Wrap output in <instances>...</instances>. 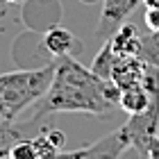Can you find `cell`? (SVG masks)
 <instances>
[{"label": "cell", "instance_id": "6da1fadb", "mask_svg": "<svg viewBox=\"0 0 159 159\" xmlns=\"http://www.w3.org/2000/svg\"><path fill=\"white\" fill-rule=\"evenodd\" d=\"M120 86L114 80H102L91 68L75 61L73 55L57 57L55 75L48 91L34 102L32 120L48 114H93L105 118L118 107Z\"/></svg>", "mask_w": 159, "mask_h": 159}, {"label": "cell", "instance_id": "7a4b0ae2", "mask_svg": "<svg viewBox=\"0 0 159 159\" xmlns=\"http://www.w3.org/2000/svg\"><path fill=\"white\" fill-rule=\"evenodd\" d=\"M57 59V57H55ZM55 75V61L46 66L9 70L0 75V120H16L48 91Z\"/></svg>", "mask_w": 159, "mask_h": 159}, {"label": "cell", "instance_id": "3957f363", "mask_svg": "<svg viewBox=\"0 0 159 159\" xmlns=\"http://www.w3.org/2000/svg\"><path fill=\"white\" fill-rule=\"evenodd\" d=\"M143 86H146L150 102L143 111L139 114H129V118L123 123V132H125L129 146L143 150L150 136L159 134V68L157 66H146L143 73Z\"/></svg>", "mask_w": 159, "mask_h": 159}, {"label": "cell", "instance_id": "277c9868", "mask_svg": "<svg viewBox=\"0 0 159 159\" xmlns=\"http://www.w3.org/2000/svg\"><path fill=\"white\" fill-rule=\"evenodd\" d=\"M139 2L143 0H102V11H100V20H98V37H111V32L123 23V18L129 16Z\"/></svg>", "mask_w": 159, "mask_h": 159}, {"label": "cell", "instance_id": "5b68a950", "mask_svg": "<svg viewBox=\"0 0 159 159\" xmlns=\"http://www.w3.org/2000/svg\"><path fill=\"white\" fill-rule=\"evenodd\" d=\"M127 146H129L127 136L118 127L114 132L105 134L102 139H98L96 143H91V146L80 148V159H118Z\"/></svg>", "mask_w": 159, "mask_h": 159}, {"label": "cell", "instance_id": "8992f818", "mask_svg": "<svg viewBox=\"0 0 159 159\" xmlns=\"http://www.w3.org/2000/svg\"><path fill=\"white\" fill-rule=\"evenodd\" d=\"M43 48H46V52L50 57H66V55H75L80 52V48H82V43L77 41V37L70 30L66 27H59V25H52L48 27L46 32H43Z\"/></svg>", "mask_w": 159, "mask_h": 159}, {"label": "cell", "instance_id": "52a82bcc", "mask_svg": "<svg viewBox=\"0 0 159 159\" xmlns=\"http://www.w3.org/2000/svg\"><path fill=\"white\" fill-rule=\"evenodd\" d=\"M148 64L141 59L139 55H127V57H116L111 68V80L116 82L120 89H127V86L141 84L143 73H146Z\"/></svg>", "mask_w": 159, "mask_h": 159}, {"label": "cell", "instance_id": "ba28073f", "mask_svg": "<svg viewBox=\"0 0 159 159\" xmlns=\"http://www.w3.org/2000/svg\"><path fill=\"white\" fill-rule=\"evenodd\" d=\"M109 46L116 57H127V55H139L141 50V32L132 23H120L111 37H107Z\"/></svg>", "mask_w": 159, "mask_h": 159}, {"label": "cell", "instance_id": "9c48e42d", "mask_svg": "<svg viewBox=\"0 0 159 159\" xmlns=\"http://www.w3.org/2000/svg\"><path fill=\"white\" fill-rule=\"evenodd\" d=\"M150 102V96L146 91V86L141 84H134V86H127V89H120V100H118V107L125 114H139L148 107Z\"/></svg>", "mask_w": 159, "mask_h": 159}, {"label": "cell", "instance_id": "30bf717a", "mask_svg": "<svg viewBox=\"0 0 159 159\" xmlns=\"http://www.w3.org/2000/svg\"><path fill=\"white\" fill-rule=\"evenodd\" d=\"M27 125H16L14 120H2L0 123V159L9 155V148L20 139H27Z\"/></svg>", "mask_w": 159, "mask_h": 159}, {"label": "cell", "instance_id": "8fae6325", "mask_svg": "<svg viewBox=\"0 0 159 159\" xmlns=\"http://www.w3.org/2000/svg\"><path fill=\"white\" fill-rule=\"evenodd\" d=\"M114 61H116V55H114L109 41H105V46L100 48V52L96 55V59H93V64H91V70H93L98 77H102V80H111Z\"/></svg>", "mask_w": 159, "mask_h": 159}, {"label": "cell", "instance_id": "7c38bea8", "mask_svg": "<svg viewBox=\"0 0 159 159\" xmlns=\"http://www.w3.org/2000/svg\"><path fill=\"white\" fill-rule=\"evenodd\" d=\"M139 57L150 66L159 68V32H148L141 37V50Z\"/></svg>", "mask_w": 159, "mask_h": 159}, {"label": "cell", "instance_id": "4fadbf2b", "mask_svg": "<svg viewBox=\"0 0 159 159\" xmlns=\"http://www.w3.org/2000/svg\"><path fill=\"white\" fill-rule=\"evenodd\" d=\"M32 143H34V150H37V155H39V159H55L57 155L61 152L59 148L55 146L52 141L48 139V134H46V129H43L41 134H37V136H32Z\"/></svg>", "mask_w": 159, "mask_h": 159}, {"label": "cell", "instance_id": "5bb4252c", "mask_svg": "<svg viewBox=\"0 0 159 159\" xmlns=\"http://www.w3.org/2000/svg\"><path fill=\"white\" fill-rule=\"evenodd\" d=\"M7 157H9V159H39L32 139H20V141H16L9 148V155H7Z\"/></svg>", "mask_w": 159, "mask_h": 159}, {"label": "cell", "instance_id": "9a60e30c", "mask_svg": "<svg viewBox=\"0 0 159 159\" xmlns=\"http://www.w3.org/2000/svg\"><path fill=\"white\" fill-rule=\"evenodd\" d=\"M143 23H146L148 32H159V7H146Z\"/></svg>", "mask_w": 159, "mask_h": 159}, {"label": "cell", "instance_id": "2e32d148", "mask_svg": "<svg viewBox=\"0 0 159 159\" xmlns=\"http://www.w3.org/2000/svg\"><path fill=\"white\" fill-rule=\"evenodd\" d=\"M143 152H146L150 159H159V134H155V136H150V139H148Z\"/></svg>", "mask_w": 159, "mask_h": 159}, {"label": "cell", "instance_id": "e0dca14e", "mask_svg": "<svg viewBox=\"0 0 159 159\" xmlns=\"http://www.w3.org/2000/svg\"><path fill=\"white\" fill-rule=\"evenodd\" d=\"M46 134H48V139L55 143L59 150H64L66 148V134L61 132V129H46Z\"/></svg>", "mask_w": 159, "mask_h": 159}, {"label": "cell", "instance_id": "ac0fdd59", "mask_svg": "<svg viewBox=\"0 0 159 159\" xmlns=\"http://www.w3.org/2000/svg\"><path fill=\"white\" fill-rule=\"evenodd\" d=\"M118 159H150L143 150H139V148H134V146H127L125 150L120 152V157Z\"/></svg>", "mask_w": 159, "mask_h": 159}, {"label": "cell", "instance_id": "d6986e66", "mask_svg": "<svg viewBox=\"0 0 159 159\" xmlns=\"http://www.w3.org/2000/svg\"><path fill=\"white\" fill-rule=\"evenodd\" d=\"M146 7H159V0H143Z\"/></svg>", "mask_w": 159, "mask_h": 159}, {"label": "cell", "instance_id": "ffe728a7", "mask_svg": "<svg viewBox=\"0 0 159 159\" xmlns=\"http://www.w3.org/2000/svg\"><path fill=\"white\" fill-rule=\"evenodd\" d=\"M2 5H20V2H25V0H0Z\"/></svg>", "mask_w": 159, "mask_h": 159}, {"label": "cell", "instance_id": "44dd1931", "mask_svg": "<svg viewBox=\"0 0 159 159\" xmlns=\"http://www.w3.org/2000/svg\"><path fill=\"white\" fill-rule=\"evenodd\" d=\"M5 11H7V9H5V5L0 2V16H5Z\"/></svg>", "mask_w": 159, "mask_h": 159}]
</instances>
